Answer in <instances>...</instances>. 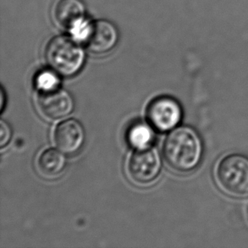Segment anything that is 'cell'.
<instances>
[{
    "label": "cell",
    "instance_id": "1",
    "mask_svg": "<svg viewBox=\"0 0 248 248\" xmlns=\"http://www.w3.org/2000/svg\"><path fill=\"white\" fill-rule=\"evenodd\" d=\"M203 154L202 141L193 128L181 126L168 135L164 143L165 160L173 170L188 173L198 167Z\"/></svg>",
    "mask_w": 248,
    "mask_h": 248
},
{
    "label": "cell",
    "instance_id": "2",
    "mask_svg": "<svg viewBox=\"0 0 248 248\" xmlns=\"http://www.w3.org/2000/svg\"><path fill=\"white\" fill-rule=\"evenodd\" d=\"M45 56L50 67L64 77L78 74L85 61L82 48L75 39L66 36L52 38L46 47Z\"/></svg>",
    "mask_w": 248,
    "mask_h": 248
},
{
    "label": "cell",
    "instance_id": "3",
    "mask_svg": "<svg viewBox=\"0 0 248 248\" xmlns=\"http://www.w3.org/2000/svg\"><path fill=\"white\" fill-rule=\"evenodd\" d=\"M215 178L225 193L236 198L248 197V157L237 154L225 156L218 162Z\"/></svg>",
    "mask_w": 248,
    "mask_h": 248
},
{
    "label": "cell",
    "instance_id": "4",
    "mask_svg": "<svg viewBox=\"0 0 248 248\" xmlns=\"http://www.w3.org/2000/svg\"><path fill=\"white\" fill-rule=\"evenodd\" d=\"M147 118L153 127L160 132H165L174 129L181 122L182 108L172 97H158L148 104Z\"/></svg>",
    "mask_w": 248,
    "mask_h": 248
},
{
    "label": "cell",
    "instance_id": "5",
    "mask_svg": "<svg viewBox=\"0 0 248 248\" xmlns=\"http://www.w3.org/2000/svg\"><path fill=\"white\" fill-rule=\"evenodd\" d=\"M161 167L160 155L157 149L151 147L138 149L128 163L130 176L139 184H148L155 181Z\"/></svg>",
    "mask_w": 248,
    "mask_h": 248
},
{
    "label": "cell",
    "instance_id": "6",
    "mask_svg": "<svg viewBox=\"0 0 248 248\" xmlns=\"http://www.w3.org/2000/svg\"><path fill=\"white\" fill-rule=\"evenodd\" d=\"M37 105L44 116L54 121L66 117L75 108L74 99L71 93L59 87L40 91Z\"/></svg>",
    "mask_w": 248,
    "mask_h": 248
},
{
    "label": "cell",
    "instance_id": "7",
    "mask_svg": "<svg viewBox=\"0 0 248 248\" xmlns=\"http://www.w3.org/2000/svg\"><path fill=\"white\" fill-rule=\"evenodd\" d=\"M86 134L82 124L74 119L61 122L54 131V142L61 152L75 155L83 146Z\"/></svg>",
    "mask_w": 248,
    "mask_h": 248
},
{
    "label": "cell",
    "instance_id": "8",
    "mask_svg": "<svg viewBox=\"0 0 248 248\" xmlns=\"http://www.w3.org/2000/svg\"><path fill=\"white\" fill-rule=\"evenodd\" d=\"M118 32L113 24L107 20H97L90 24L85 43L92 52L104 54L111 50L117 43Z\"/></svg>",
    "mask_w": 248,
    "mask_h": 248
},
{
    "label": "cell",
    "instance_id": "9",
    "mask_svg": "<svg viewBox=\"0 0 248 248\" xmlns=\"http://www.w3.org/2000/svg\"><path fill=\"white\" fill-rule=\"evenodd\" d=\"M54 17L61 27L71 30L85 20V6L81 0H60L54 9Z\"/></svg>",
    "mask_w": 248,
    "mask_h": 248
},
{
    "label": "cell",
    "instance_id": "10",
    "mask_svg": "<svg viewBox=\"0 0 248 248\" xmlns=\"http://www.w3.org/2000/svg\"><path fill=\"white\" fill-rule=\"evenodd\" d=\"M66 159L63 152L54 148L43 152L37 160L39 170L47 177H54L61 174L64 171Z\"/></svg>",
    "mask_w": 248,
    "mask_h": 248
},
{
    "label": "cell",
    "instance_id": "11",
    "mask_svg": "<svg viewBox=\"0 0 248 248\" xmlns=\"http://www.w3.org/2000/svg\"><path fill=\"white\" fill-rule=\"evenodd\" d=\"M154 138L155 135L152 128L141 122L133 124L128 131V142L138 149L150 147Z\"/></svg>",
    "mask_w": 248,
    "mask_h": 248
},
{
    "label": "cell",
    "instance_id": "12",
    "mask_svg": "<svg viewBox=\"0 0 248 248\" xmlns=\"http://www.w3.org/2000/svg\"><path fill=\"white\" fill-rule=\"evenodd\" d=\"M60 80L57 76L50 71H43L37 76V86L40 91L49 90L58 87Z\"/></svg>",
    "mask_w": 248,
    "mask_h": 248
},
{
    "label": "cell",
    "instance_id": "13",
    "mask_svg": "<svg viewBox=\"0 0 248 248\" xmlns=\"http://www.w3.org/2000/svg\"><path fill=\"white\" fill-rule=\"evenodd\" d=\"M0 125H1L0 126V131H1L0 147L3 148L9 143L11 136H12V131H11L10 125L7 124L6 122L4 121H1V124Z\"/></svg>",
    "mask_w": 248,
    "mask_h": 248
},
{
    "label": "cell",
    "instance_id": "14",
    "mask_svg": "<svg viewBox=\"0 0 248 248\" xmlns=\"http://www.w3.org/2000/svg\"><path fill=\"white\" fill-rule=\"evenodd\" d=\"M4 101H5V97H4V92H3V88L1 90V111L3 110V107H4Z\"/></svg>",
    "mask_w": 248,
    "mask_h": 248
}]
</instances>
